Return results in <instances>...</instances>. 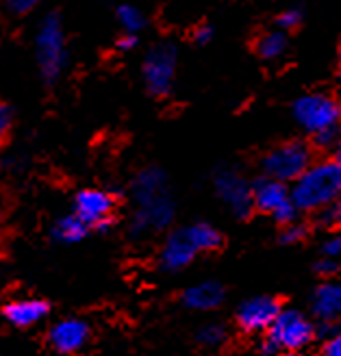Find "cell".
<instances>
[{
    "label": "cell",
    "mask_w": 341,
    "mask_h": 356,
    "mask_svg": "<svg viewBox=\"0 0 341 356\" xmlns=\"http://www.w3.org/2000/svg\"><path fill=\"white\" fill-rule=\"evenodd\" d=\"M50 305L38 298H17L3 307V317L15 328H31L48 317Z\"/></svg>",
    "instance_id": "15"
},
{
    "label": "cell",
    "mask_w": 341,
    "mask_h": 356,
    "mask_svg": "<svg viewBox=\"0 0 341 356\" xmlns=\"http://www.w3.org/2000/svg\"><path fill=\"white\" fill-rule=\"evenodd\" d=\"M116 193L100 189V187H87L77 191L72 200V213L87 222L98 233H104L113 226V211H116Z\"/></svg>",
    "instance_id": "10"
},
{
    "label": "cell",
    "mask_w": 341,
    "mask_h": 356,
    "mask_svg": "<svg viewBox=\"0 0 341 356\" xmlns=\"http://www.w3.org/2000/svg\"><path fill=\"white\" fill-rule=\"evenodd\" d=\"M313 270H315V274L324 276V278L328 280V278H333V276L339 274L341 263H339V259H333V257H324V254H322V259L315 261Z\"/></svg>",
    "instance_id": "25"
},
{
    "label": "cell",
    "mask_w": 341,
    "mask_h": 356,
    "mask_svg": "<svg viewBox=\"0 0 341 356\" xmlns=\"http://www.w3.org/2000/svg\"><path fill=\"white\" fill-rule=\"evenodd\" d=\"M226 289L222 287V282L218 280H200L187 287L181 296L183 305L189 311H198V313H209L215 311L224 305Z\"/></svg>",
    "instance_id": "16"
},
{
    "label": "cell",
    "mask_w": 341,
    "mask_h": 356,
    "mask_svg": "<svg viewBox=\"0 0 341 356\" xmlns=\"http://www.w3.org/2000/svg\"><path fill=\"white\" fill-rule=\"evenodd\" d=\"M253 198L255 209L272 216L276 224L287 226L292 222H298L300 209L296 207L292 198V187L287 183L270 176H261L259 181L253 183Z\"/></svg>",
    "instance_id": "8"
},
{
    "label": "cell",
    "mask_w": 341,
    "mask_h": 356,
    "mask_svg": "<svg viewBox=\"0 0 341 356\" xmlns=\"http://www.w3.org/2000/svg\"><path fill=\"white\" fill-rule=\"evenodd\" d=\"M322 254L324 257H333L339 259L341 257V235H331L322 243Z\"/></svg>",
    "instance_id": "29"
},
{
    "label": "cell",
    "mask_w": 341,
    "mask_h": 356,
    "mask_svg": "<svg viewBox=\"0 0 341 356\" xmlns=\"http://www.w3.org/2000/svg\"><path fill=\"white\" fill-rule=\"evenodd\" d=\"M178 70V48L172 42L152 46L141 61V81L152 98H166L172 94Z\"/></svg>",
    "instance_id": "6"
},
{
    "label": "cell",
    "mask_w": 341,
    "mask_h": 356,
    "mask_svg": "<svg viewBox=\"0 0 341 356\" xmlns=\"http://www.w3.org/2000/svg\"><path fill=\"white\" fill-rule=\"evenodd\" d=\"M319 356H341V332H333L331 337H326L324 343H322Z\"/></svg>",
    "instance_id": "27"
},
{
    "label": "cell",
    "mask_w": 341,
    "mask_h": 356,
    "mask_svg": "<svg viewBox=\"0 0 341 356\" xmlns=\"http://www.w3.org/2000/svg\"><path fill=\"white\" fill-rule=\"evenodd\" d=\"M131 195L135 204L129 226L131 237H150L170 228L176 218V202L170 178L164 170L157 165L139 170L131 183Z\"/></svg>",
    "instance_id": "1"
},
{
    "label": "cell",
    "mask_w": 341,
    "mask_h": 356,
    "mask_svg": "<svg viewBox=\"0 0 341 356\" xmlns=\"http://www.w3.org/2000/svg\"><path fill=\"white\" fill-rule=\"evenodd\" d=\"M89 230H92V226H89L87 222H83L77 213H68V216L59 218L55 224H52L50 235L59 243L72 245V243L83 241L89 235Z\"/></svg>",
    "instance_id": "17"
},
{
    "label": "cell",
    "mask_w": 341,
    "mask_h": 356,
    "mask_svg": "<svg viewBox=\"0 0 341 356\" xmlns=\"http://www.w3.org/2000/svg\"><path fill=\"white\" fill-rule=\"evenodd\" d=\"M183 228L198 252H215L222 245V233L209 222H193Z\"/></svg>",
    "instance_id": "18"
},
{
    "label": "cell",
    "mask_w": 341,
    "mask_h": 356,
    "mask_svg": "<svg viewBox=\"0 0 341 356\" xmlns=\"http://www.w3.org/2000/svg\"><path fill=\"white\" fill-rule=\"evenodd\" d=\"M280 356H302L300 352H283Z\"/></svg>",
    "instance_id": "33"
},
{
    "label": "cell",
    "mask_w": 341,
    "mask_h": 356,
    "mask_svg": "<svg viewBox=\"0 0 341 356\" xmlns=\"http://www.w3.org/2000/svg\"><path fill=\"white\" fill-rule=\"evenodd\" d=\"M137 46H139V35H135V33H122L116 40L118 52H133Z\"/></svg>",
    "instance_id": "28"
},
{
    "label": "cell",
    "mask_w": 341,
    "mask_h": 356,
    "mask_svg": "<svg viewBox=\"0 0 341 356\" xmlns=\"http://www.w3.org/2000/svg\"><path fill=\"white\" fill-rule=\"evenodd\" d=\"M33 52H35V63H38L40 70V79L48 87L59 83L70 61L68 33L61 13L50 11L42 17L38 31H35Z\"/></svg>",
    "instance_id": "4"
},
{
    "label": "cell",
    "mask_w": 341,
    "mask_h": 356,
    "mask_svg": "<svg viewBox=\"0 0 341 356\" xmlns=\"http://www.w3.org/2000/svg\"><path fill=\"white\" fill-rule=\"evenodd\" d=\"M341 195V165L335 159L313 161L298 181L292 183V198L300 213H322Z\"/></svg>",
    "instance_id": "3"
},
{
    "label": "cell",
    "mask_w": 341,
    "mask_h": 356,
    "mask_svg": "<svg viewBox=\"0 0 341 356\" xmlns=\"http://www.w3.org/2000/svg\"><path fill=\"white\" fill-rule=\"evenodd\" d=\"M196 254H200L189 241L185 228H176L166 237L164 245L159 250V267L164 272H181L185 267H189L196 259Z\"/></svg>",
    "instance_id": "13"
},
{
    "label": "cell",
    "mask_w": 341,
    "mask_h": 356,
    "mask_svg": "<svg viewBox=\"0 0 341 356\" xmlns=\"http://www.w3.org/2000/svg\"><path fill=\"white\" fill-rule=\"evenodd\" d=\"M13 124H15V113L11 109V104H7L5 100H0V144L7 141V137L11 135Z\"/></svg>",
    "instance_id": "23"
},
{
    "label": "cell",
    "mask_w": 341,
    "mask_h": 356,
    "mask_svg": "<svg viewBox=\"0 0 341 356\" xmlns=\"http://www.w3.org/2000/svg\"><path fill=\"white\" fill-rule=\"evenodd\" d=\"M311 315L319 324H337L341 319V280L328 278L311 293Z\"/></svg>",
    "instance_id": "14"
},
{
    "label": "cell",
    "mask_w": 341,
    "mask_h": 356,
    "mask_svg": "<svg viewBox=\"0 0 341 356\" xmlns=\"http://www.w3.org/2000/svg\"><path fill=\"white\" fill-rule=\"evenodd\" d=\"M307 226L300 224V222H292V224H287L283 226V233H280V241L287 243V245H294V243H300L304 237H307Z\"/></svg>",
    "instance_id": "24"
},
{
    "label": "cell",
    "mask_w": 341,
    "mask_h": 356,
    "mask_svg": "<svg viewBox=\"0 0 341 356\" xmlns=\"http://www.w3.org/2000/svg\"><path fill=\"white\" fill-rule=\"evenodd\" d=\"M287 46H290V38H287V31H280V29H274V31H267L263 33L261 38L257 40V55L265 61H276L280 59L285 52H287Z\"/></svg>",
    "instance_id": "19"
},
{
    "label": "cell",
    "mask_w": 341,
    "mask_h": 356,
    "mask_svg": "<svg viewBox=\"0 0 341 356\" xmlns=\"http://www.w3.org/2000/svg\"><path fill=\"white\" fill-rule=\"evenodd\" d=\"M280 311H283V307H280L278 298L253 296L239 305L235 322H237L239 330H244L246 334H265L276 322Z\"/></svg>",
    "instance_id": "11"
},
{
    "label": "cell",
    "mask_w": 341,
    "mask_h": 356,
    "mask_svg": "<svg viewBox=\"0 0 341 356\" xmlns=\"http://www.w3.org/2000/svg\"><path fill=\"white\" fill-rule=\"evenodd\" d=\"M196 339H198L200 346L215 350V348H220V346H224L228 341V330H226V326H222L218 322H211V324H205L198 330Z\"/></svg>",
    "instance_id": "21"
},
{
    "label": "cell",
    "mask_w": 341,
    "mask_h": 356,
    "mask_svg": "<svg viewBox=\"0 0 341 356\" xmlns=\"http://www.w3.org/2000/svg\"><path fill=\"white\" fill-rule=\"evenodd\" d=\"M317 337L313 319L298 309H283L272 328L259 343L261 356H280L283 352H302Z\"/></svg>",
    "instance_id": "5"
},
{
    "label": "cell",
    "mask_w": 341,
    "mask_h": 356,
    "mask_svg": "<svg viewBox=\"0 0 341 356\" xmlns=\"http://www.w3.org/2000/svg\"><path fill=\"white\" fill-rule=\"evenodd\" d=\"M333 159H335V161L341 165V141H339V144L335 146V156H333Z\"/></svg>",
    "instance_id": "32"
},
{
    "label": "cell",
    "mask_w": 341,
    "mask_h": 356,
    "mask_svg": "<svg viewBox=\"0 0 341 356\" xmlns=\"http://www.w3.org/2000/svg\"><path fill=\"white\" fill-rule=\"evenodd\" d=\"M302 24V9H298V7H290V9H285V11H280L278 13V17H276V29H280V31H294V29H298Z\"/></svg>",
    "instance_id": "22"
},
{
    "label": "cell",
    "mask_w": 341,
    "mask_h": 356,
    "mask_svg": "<svg viewBox=\"0 0 341 356\" xmlns=\"http://www.w3.org/2000/svg\"><path fill=\"white\" fill-rule=\"evenodd\" d=\"M213 40V26L211 24H200V26H196L193 31V42L198 44V46H207L211 44Z\"/></svg>",
    "instance_id": "30"
},
{
    "label": "cell",
    "mask_w": 341,
    "mask_h": 356,
    "mask_svg": "<svg viewBox=\"0 0 341 356\" xmlns=\"http://www.w3.org/2000/svg\"><path fill=\"white\" fill-rule=\"evenodd\" d=\"M313 163V152L304 141H285V144L267 150L261 159L263 176L276 178L283 183H294Z\"/></svg>",
    "instance_id": "7"
},
{
    "label": "cell",
    "mask_w": 341,
    "mask_h": 356,
    "mask_svg": "<svg viewBox=\"0 0 341 356\" xmlns=\"http://www.w3.org/2000/svg\"><path fill=\"white\" fill-rule=\"evenodd\" d=\"M292 115L317 148H333L341 141V102L331 94H304L292 104Z\"/></svg>",
    "instance_id": "2"
},
{
    "label": "cell",
    "mask_w": 341,
    "mask_h": 356,
    "mask_svg": "<svg viewBox=\"0 0 341 356\" xmlns=\"http://www.w3.org/2000/svg\"><path fill=\"white\" fill-rule=\"evenodd\" d=\"M92 330H89L85 319L79 317H65L61 322H55L48 330V343L57 354L70 356L81 352L87 343Z\"/></svg>",
    "instance_id": "12"
},
{
    "label": "cell",
    "mask_w": 341,
    "mask_h": 356,
    "mask_svg": "<svg viewBox=\"0 0 341 356\" xmlns=\"http://www.w3.org/2000/svg\"><path fill=\"white\" fill-rule=\"evenodd\" d=\"M213 191L235 218L246 220L255 211L253 185L235 168H220L213 174Z\"/></svg>",
    "instance_id": "9"
},
{
    "label": "cell",
    "mask_w": 341,
    "mask_h": 356,
    "mask_svg": "<svg viewBox=\"0 0 341 356\" xmlns=\"http://www.w3.org/2000/svg\"><path fill=\"white\" fill-rule=\"evenodd\" d=\"M116 17H118V24L122 26V33H135L139 35L143 29L148 26V17L143 13L137 5L131 3H124L116 9Z\"/></svg>",
    "instance_id": "20"
},
{
    "label": "cell",
    "mask_w": 341,
    "mask_h": 356,
    "mask_svg": "<svg viewBox=\"0 0 341 356\" xmlns=\"http://www.w3.org/2000/svg\"><path fill=\"white\" fill-rule=\"evenodd\" d=\"M322 218H326V222H331L335 226H341V195H339V200L331 209L322 211Z\"/></svg>",
    "instance_id": "31"
},
{
    "label": "cell",
    "mask_w": 341,
    "mask_h": 356,
    "mask_svg": "<svg viewBox=\"0 0 341 356\" xmlns=\"http://www.w3.org/2000/svg\"><path fill=\"white\" fill-rule=\"evenodd\" d=\"M42 5V0H5V9L11 15H29Z\"/></svg>",
    "instance_id": "26"
}]
</instances>
